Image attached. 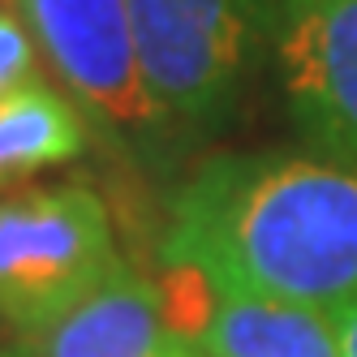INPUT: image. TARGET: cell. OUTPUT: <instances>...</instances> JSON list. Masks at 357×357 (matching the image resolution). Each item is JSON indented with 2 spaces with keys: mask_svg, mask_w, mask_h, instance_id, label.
<instances>
[{
  "mask_svg": "<svg viewBox=\"0 0 357 357\" xmlns=\"http://www.w3.org/2000/svg\"><path fill=\"white\" fill-rule=\"evenodd\" d=\"M160 259L331 314L357 297V168L289 151L202 160L168 198Z\"/></svg>",
  "mask_w": 357,
  "mask_h": 357,
  "instance_id": "6da1fadb",
  "label": "cell"
},
{
  "mask_svg": "<svg viewBox=\"0 0 357 357\" xmlns=\"http://www.w3.org/2000/svg\"><path fill=\"white\" fill-rule=\"evenodd\" d=\"M121 263L104 198L39 185L0 198V319L17 336L52 323Z\"/></svg>",
  "mask_w": 357,
  "mask_h": 357,
  "instance_id": "7a4b0ae2",
  "label": "cell"
},
{
  "mask_svg": "<svg viewBox=\"0 0 357 357\" xmlns=\"http://www.w3.org/2000/svg\"><path fill=\"white\" fill-rule=\"evenodd\" d=\"M151 95L172 125H215L271 35V0H125Z\"/></svg>",
  "mask_w": 357,
  "mask_h": 357,
  "instance_id": "3957f363",
  "label": "cell"
},
{
  "mask_svg": "<svg viewBox=\"0 0 357 357\" xmlns=\"http://www.w3.org/2000/svg\"><path fill=\"white\" fill-rule=\"evenodd\" d=\"M22 17L73 99L121 142L151 155L176 130L146 86L125 0H26Z\"/></svg>",
  "mask_w": 357,
  "mask_h": 357,
  "instance_id": "277c9868",
  "label": "cell"
},
{
  "mask_svg": "<svg viewBox=\"0 0 357 357\" xmlns=\"http://www.w3.org/2000/svg\"><path fill=\"white\" fill-rule=\"evenodd\" d=\"M275 52L301 138L357 168V0H280Z\"/></svg>",
  "mask_w": 357,
  "mask_h": 357,
  "instance_id": "5b68a950",
  "label": "cell"
},
{
  "mask_svg": "<svg viewBox=\"0 0 357 357\" xmlns=\"http://www.w3.org/2000/svg\"><path fill=\"white\" fill-rule=\"evenodd\" d=\"M160 280L116 263L99 284L26 336L17 349L26 357H146L164 340Z\"/></svg>",
  "mask_w": 357,
  "mask_h": 357,
  "instance_id": "8992f818",
  "label": "cell"
},
{
  "mask_svg": "<svg viewBox=\"0 0 357 357\" xmlns=\"http://www.w3.org/2000/svg\"><path fill=\"white\" fill-rule=\"evenodd\" d=\"M190 344L207 357H340L327 310L224 289H215L211 319Z\"/></svg>",
  "mask_w": 357,
  "mask_h": 357,
  "instance_id": "52a82bcc",
  "label": "cell"
},
{
  "mask_svg": "<svg viewBox=\"0 0 357 357\" xmlns=\"http://www.w3.org/2000/svg\"><path fill=\"white\" fill-rule=\"evenodd\" d=\"M86 142V116L43 78H31L0 95V185L26 181L43 168L73 164Z\"/></svg>",
  "mask_w": 357,
  "mask_h": 357,
  "instance_id": "ba28073f",
  "label": "cell"
},
{
  "mask_svg": "<svg viewBox=\"0 0 357 357\" xmlns=\"http://www.w3.org/2000/svg\"><path fill=\"white\" fill-rule=\"evenodd\" d=\"M39 69L35 31L17 9H0V95L31 82Z\"/></svg>",
  "mask_w": 357,
  "mask_h": 357,
  "instance_id": "9c48e42d",
  "label": "cell"
},
{
  "mask_svg": "<svg viewBox=\"0 0 357 357\" xmlns=\"http://www.w3.org/2000/svg\"><path fill=\"white\" fill-rule=\"evenodd\" d=\"M331 327H336V340H340V357H357V297L331 310Z\"/></svg>",
  "mask_w": 357,
  "mask_h": 357,
  "instance_id": "30bf717a",
  "label": "cell"
},
{
  "mask_svg": "<svg viewBox=\"0 0 357 357\" xmlns=\"http://www.w3.org/2000/svg\"><path fill=\"white\" fill-rule=\"evenodd\" d=\"M146 357H194V344L181 340V336H172V331H164V340L151 349Z\"/></svg>",
  "mask_w": 357,
  "mask_h": 357,
  "instance_id": "8fae6325",
  "label": "cell"
},
{
  "mask_svg": "<svg viewBox=\"0 0 357 357\" xmlns=\"http://www.w3.org/2000/svg\"><path fill=\"white\" fill-rule=\"evenodd\" d=\"M22 5H26V0H0V9H17V13H22Z\"/></svg>",
  "mask_w": 357,
  "mask_h": 357,
  "instance_id": "7c38bea8",
  "label": "cell"
},
{
  "mask_svg": "<svg viewBox=\"0 0 357 357\" xmlns=\"http://www.w3.org/2000/svg\"><path fill=\"white\" fill-rule=\"evenodd\" d=\"M0 357H26V353H22V349L13 344V349H0Z\"/></svg>",
  "mask_w": 357,
  "mask_h": 357,
  "instance_id": "4fadbf2b",
  "label": "cell"
},
{
  "mask_svg": "<svg viewBox=\"0 0 357 357\" xmlns=\"http://www.w3.org/2000/svg\"><path fill=\"white\" fill-rule=\"evenodd\" d=\"M194 357H207V353H202V349H198V344H194Z\"/></svg>",
  "mask_w": 357,
  "mask_h": 357,
  "instance_id": "5bb4252c",
  "label": "cell"
}]
</instances>
